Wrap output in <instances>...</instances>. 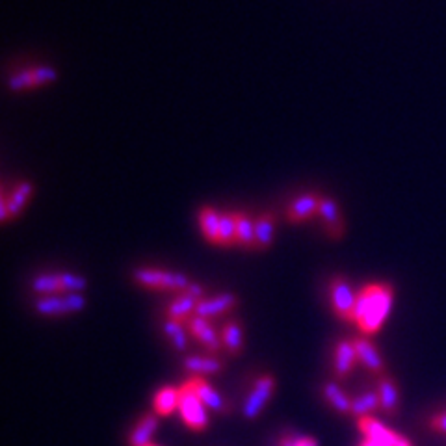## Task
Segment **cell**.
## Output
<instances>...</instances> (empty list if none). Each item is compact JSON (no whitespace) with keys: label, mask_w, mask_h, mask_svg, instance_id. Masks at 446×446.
<instances>
[{"label":"cell","mask_w":446,"mask_h":446,"mask_svg":"<svg viewBox=\"0 0 446 446\" xmlns=\"http://www.w3.org/2000/svg\"><path fill=\"white\" fill-rule=\"evenodd\" d=\"M318 214L322 216L324 223L328 227V232L331 237L339 238L344 232V221L340 216L339 205L333 199L320 198V207H318Z\"/></svg>","instance_id":"44dd1931"},{"label":"cell","mask_w":446,"mask_h":446,"mask_svg":"<svg viewBox=\"0 0 446 446\" xmlns=\"http://www.w3.org/2000/svg\"><path fill=\"white\" fill-rule=\"evenodd\" d=\"M32 192H34V186H32L29 181H23L13 188V192L10 193V196L4 193V196H2L0 220L6 223V221H10L12 218L19 216V212L26 207V203H29L30 198H32Z\"/></svg>","instance_id":"ba28073f"},{"label":"cell","mask_w":446,"mask_h":446,"mask_svg":"<svg viewBox=\"0 0 446 446\" xmlns=\"http://www.w3.org/2000/svg\"><path fill=\"white\" fill-rule=\"evenodd\" d=\"M35 312L41 317H63L71 314L67 294H52V296H38L34 300Z\"/></svg>","instance_id":"ac0fdd59"},{"label":"cell","mask_w":446,"mask_h":446,"mask_svg":"<svg viewBox=\"0 0 446 446\" xmlns=\"http://www.w3.org/2000/svg\"><path fill=\"white\" fill-rule=\"evenodd\" d=\"M188 383L192 385V389L196 390V395L199 396V400L203 401L207 409L214 413H229V404L212 385L203 379L201 376H192V379H188Z\"/></svg>","instance_id":"4fadbf2b"},{"label":"cell","mask_w":446,"mask_h":446,"mask_svg":"<svg viewBox=\"0 0 446 446\" xmlns=\"http://www.w3.org/2000/svg\"><path fill=\"white\" fill-rule=\"evenodd\" d=\"M164 333H166V337L170 339L171 346H173L177 351L186 350L188 337H186V328H184V324L168 318V320L164 322Z\"/></svg>","instance_id":"f1b7e54d"},{"label":"cell","mask_w":446,"mask_h":446,"mask_svg":"<svg viewBox=\"0 0 446 446\" xmlns=\"http://www.w3.org/2000/svg\"><path fill=\"white\" fill-rule=\"evenodd\" d=\"M429 428H433L435 431H440V433H446V411L435 415V417L429 420Z\"/></svg>","instance_id":"d6a6232c"},{"label":"cell","mask_w":446,"mask_h":446,"mask_svg":"<svg viewBox=\"0 0 446 446\" xmlns=\"http://www.w3.org/2000/svg\"><path fill=\"white\" fill-rule=\"evenodd\" d=\"M378 409H381L378 390H365V392L357 396V398H351L350 415L351 417H356L357 420L365 417H372Z\"/></svg>","instance_id":"484cf974"},{"label":"cell","mask_w":446,"mask_h":446,"mask_svg":"<svg viewBox=\"0 0 446 446\" xmlns=\"http://www.w3.org/2000/svg\"><path fill=\"white\" fill-rule=\"evenodd\" d=\"M318 207H320V196L303 193L288 205L287 220L290 223H303V221L311 220L312 216L318 214Z\"/></svg>","instance_id":"5bb4252c"},{"label":"cell","mask_w":446,"mask_h":446,"mask_svg":"<svg viewBox=\"0 0 446 446\" xmlns=\"http://www.w3.org/2000/svg\"><path fill=\"white\" fill-rule=\"evenodd\" d=\"M134 279L140 287L151 288V290H166V292H184L190 287V279L184 273L179 271H168L160 270V268H138L132 273Z\"/></svg>","instance_id":"7a4b0ae2"},{"label":"cell","mask_w":446,"mask_h":446,"mask_svg":"<svg viewBox=\"0 0 446 446\" xmlns=\"http://www.w3.org/2000/svg\"><path fill=\"white\" fill-rule=\"evenodd\" d=\"M184 292H188L190 294V296H193V298H196V300H205V298H207V296H205V288L201 287V285H199V282H190V287L186 288V290H184Z\"/></svg>","instance_id":"836d02e7"},{"label":"cell","mask_w":446,"mask_h":446,"mask_svg":"<svg viewBox=\"0 0 446 446\" xmlns=\"http://www.w3.org/2000/svg\"><path fill=\"white\" fill-rule=\"evenodd\" d=\"M395 288L389 282H368L357 294L353 322L363 335H376L389 318Z\"/></svg>","instance_id":"6da1fadb"},{"label":"cell","mask_w":446,"mask_h":446,"mask_svg":"<svg viewBox=\"0 0 446 446\" xmlns=\"http://www.w3.org/2000/svg\"><path fill=\"white\" fill-rule=\"evenodd\" d=\"M160 417L157 413H147L143 417L136 422V426L132 428L129 435V445L130 446H147L151 445V437L154 435V431L159 429Z\"/></svg>","instance_id":"e0dca14e"},{"label":"cell","mask_w":446,"mask_h":446,"mask_svg":"<svg viewBox=\"0 0 446 446\" xmlns=\"http://www.w3.org/2000/svg\"><path fill=\"white\" fill-rule=\"evenodd\" d=\"M179 413H181L182 422L186 424L192 431H205V429L210 426L207 406L199 400V396L196 395V390L192 389V385L188 383V381L181 387V406H179Z\"/></svg>","instance_id":"3957f363"},{"label":"cell","mask_w":446,"mask_h":446,"mask_svg":"<svg viewBox=\"0 0 446 446\" xmlns=\"http://www.w3.org/2000/svg\"><path fill=\"white\" fill-rule=\"evenodd\" d=\"M220 221L221 212L214 209V207H203L199 210V227L203 232L205 240L214 246H220Z\"/></svg>","instance_id":"603a6c76"},{"label":"cell","mask_w":446,"mask_h":446,"mask_svg":"<svg viewBox=\"0 0 446 446\" xmlns=\"http://www.w3.org/2000/svg\"><path fill=\"white\" fill-rule=\"evenodd\" d=\"M62 282L65 294L69 292H82L88 287L86 277L79 276V273H71V271H62Z\"/></svg>","instance_id":"4dcf8cb0"},{"label":"cell","mask_w":446,"mask_h":446,"mask_svg":"<svg viewBox=\"0 0 446 446\" xmlns=\"http://www.w3.org/2000/svg\"><path fill=\"white\" fill-rule=\"evenodd\" d=\"M357 294L351 287V282L342 276H337L329 282V298L335 314L346 322H353V311H356Z\"/></svg>","instance_id":"277c9868"},{"label":"cell","mask_w":446,"mask_h":446,"mask_svg":"<svg viewBox=\"0 0 446 446\" xmlns=\"http://www.w3.org/2000/svg\"><path fill=\"white\" fill-rule=\"evenodd\" d=\"M322 392L326 401H328L329 406L333 407L335 411L340 413V415H350L351 398L346 395L344 390L340 389L339 385L333 383V381H328V383L322 387Z\"/></svg>","instance_id":"4316f807"},{"label":"cell","mask_w":446,"mask_h":446,"mask_svg":"<svg viewBox=\"0 0 446 446\" xmlns=\"http://www.w3.org/2000/svg\"><path fill=\"white\" fill-rule=\"evenodd\" d=\"M221 340H223V350L229 356H240L244 350V331L240 322L229 320V322L223 324V328H221Z\"/></svg>","instance_id":"cb8c5ba5"},{"label":"cell","mask_w":446,"mask_h":446,"mask_svg":"<svg viewBox=\"0 0 446 446\" xmlns=\"http://www.w3.org/2000/svg\"><path fill=\"white\" fill-rule=\"evenodd\" d=\"M353 344H356L357 357H359V363H361L363 367L367 368L370 374H374V376H378V378L385 376L387 365H385L383 357H381V353H379V350L376 348L372 340L361 337V339L353 340Z\"/></svg>","instance_id":"8fae6325"},{"label":"cell","mask_w":446,"mask_h":446,"mask_svg":"<svg viewBox=\"0 0 446 446\" xmlns=\"http://www.w3.org/2000/svg\"><path fill=\"white\" fill-rule=\"evenodd\" d=\"M276 231V216L271 212H264L255 218V251H266L273 242Z\"/></svg>","instance_id":"7402d4cb"},{"label":"cell","mask_w":446,"mask_h":446,"mask_svg":"<svg viewBox=\"0 0 446 446\" xmlns=\"http://www.w3.org/2000/svg\"><path fill=\"white\" fill-rule=\"evenodd\" d=\"M237 244V212H221L220 246L231 248Z\"/></svg>","instance_id":"f546056e"},{"label":"cell","mask_w":446,"mask_h":446,"mask_svg":"<svg viewBox=\"0 0 446 446\" xmlns=\"http://www.w3.org/2000/svg\"><path fill=\"white\" fill-rule=\"evenodd\" d=\"M147 446H157V445H153V443H151V445H147Z\"/></svg>","instance_id":"d590c367"},{"label":"cell","mask_w":446,"mask_h":446,"mask_svg":"<svg viewBox=\"0 0 446 446\" xmlns=\"http://www.w3.org/2000/svg\"><path fill=\"white\" fill-rule=\"evenodd\" d=\"M279 446H318L317 439L312 437H296V435H285L279 440Z\"/></svg>","instance_id":"1f68e13d"},{"label":"cell","mask_w":446,"mask_h":446,"mask_svg":"<svg viewBox=\"0 0 446 446\" xmlns=\"http://www.w3.org/2000/svg\"><path fill=\"white\" fill-rule=\"evenodd\" d=\"M359 357H357V350L353 340L342 339L337 342L335 346V356H333V374L337 379L348 378L353 368L357 367Z\"/></svg>","instance_id":"30bf717a"},{"label":"cell","mask_w":446,"mask_h":446,"mask_svg":"<svg viewBox=\"0 0 446 446\" xmlns=\"http://www.w3.org/2000/svg\"><path fill=\"white\" fill-rule=\"evenodd\" d=\"M237 244L244 249H255V220L246 212H237Z\"/></svg>","instance_id":"83f0119b"},{"label":"cell","mask_w":446,"mask_h":446,"mask_svg":"<svg viewBox=\"0 0 446 446\" xmlns=\"http://www.w3.org/2000/svg\"><path fill=\"white\" fill-rule=\"evenodd\" d=\"M182 368L192 376H210L225 368V363L218 356H188L182 361Z\"/></svg>","instance_id":"2e32d148"},{"label":"cell","mask_w":446,"mask_h":446,"mask_svg":"<svg viewBox=\"0 0 446 446\" xmlns=\"http://www.w3.org/2000/svg\"><path fill=\"white\" fill-rule=\"evenodd\" d=\"M238 305V298L231 292H223V294H216L212 298H205L198 303V309H196V314L201 318H212V317H220V314H225V312L237 309Z\"/></svg>","instance_id":"7c38bea8"},{"label":"cell","mask_w":446,"mask_h":446,"mask_svg":"<svg viewBox=\"0 0 446 446\" xmlns=\"http://www.w3.org/2000/svg\"><path fill=\"white\" fill-rule=\"evenodd\" d=\"M276 390V379L270 374H262L255 379L253 389L248 395L246 401H244L242 415L246 420H255L260 413L264 411V407L268 406V401L271 400Z\"/></svg>","instance_id":"5b68a950"},{"label":"cell","mask_w":446,"mask_h":446,"mask_svg":"<svg viewBox=\"0 0 446 446\" xmlns=\"http://www.w3.org/2000/svg\"><path fill=\"white\" fill-rule=\"evenodd\" d=\"M199 300H196L193 296H190L188 292L177 294L175 298L168 303V318L171 320H177V322H188L190 318L196 314V309H198Z\"/></svg>","instance_id":"d6986e66"},{"label":"cell","mask_w":446,"mask_h":446,"mask_svg":"<svg viewBox=\"0 0 446 446\" xmlns=\"http://www.w3.org/2000/svg\"><path fill=\"white\" fill-rule=\"evenodd\" d=\"M181 406V387H162L154 395L153 409L159 417H170Z\"/></svg>","instance_id":"ffe728a7"},{"label":"cell","mask_w":446,"mask_h":446,"mask_svg":"<svg viewBox=\"0 0 446 446\" xmlns=\"http://www.w3.org/2000/svg\"><path fill=\"white\" fill-rule=\"evenodd\" d=\"M188 333L192 335L193 339L201 342L203 348H207V351H210L212 356H218L223 350V340H221V333H218L212 324L207 318H201L198 314H193L190 320L186 322Z\"/></svg>","instance_id":"8992f818"},{"label":"cell","mask_w":446,"mask_h":446,"mask_svg":"<svg viewBox=\"0 0 446 446\" xmlns=\"http://www.w3.org/2000/svg\"><path fill=\"white\" fill-rule=\"evenodd\" d=\"M58 79V73L52 67H35L23 71V73L12 74L8 80L10 90L23 91L30 88H38V86H45L49 82H54Z\"/></svg>","instance_id":"9c48e42d"},{"label":"cell","mask_w":446,"mask_h":446,"mask_svg":"<svg viewBox=\"0 0 446 446\" xmlns=\"http://www.w3.org/2000/svg\"><path fill=\"white\" fill-rule=\"evenodd\" d=\"M359 424V429L365 435V439L370 440H378V443H383L387 446H413L406 437H401L396 431L389 429L383 422H379L378 418L374 417H365L357 420Z\"/></svg>","instance_id":"52a82bcc"},{"label":"cell","mask_w":446,"mask_h":446,"mask_svg":"<svg viewBox=\"0 0 446 446\" xmlns=\"http://www.w3.org/2000/svg\"><path fill=\"white\" fill-rule=\"evenodd\" d=\"M30 288L38 296H52V294H65L62 282V271H49L40 273L30 281Z\"/></svg>","instance_id":"d4e9b609"},{"label":"cell","mask_w":446,"mask_h":446,"mask_svg":"<svg viewBox=\"0 0 446 446\" xmlns=\"http://www.w3.org/2000/svg\"><path fill=\"white\" fill-rule=\"evenodd\" d=\"M378 395L381 401V409H383L389 417H395L400 411V387L396 383L395 378L390 376H381L378 379Z\"/></svg>","instance_id":"9a60e30c"},{"label":"cell","mask_w":446,"mask_h":446,"mask_svg":"<svg viewBox=\"0 0 446 446\" xmlns=\"http://www.w3.org/2000/svg\"><path fill=\"white\" fill-rule=\"evenodd\" d=\"M361 446H387L383 445V443H378V440H370V439H365L361 443Z\"/></svg>","instance_id":"e575fe53"}]
</instances>
